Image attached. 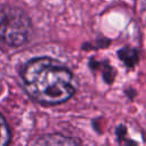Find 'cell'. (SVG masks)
Wrapping results in <instances>:
<instances>
[{"label":"cell","instance_id":"6da1fadb","mask_svg":"<svg viewBox=\"0 0 146 146\" xmlns=\"http://www.w3.org/2000/svg\"><path fill=\"white\" fill-rule=\"evenodd\" d=\"M22 78L30 96L42 104L64 103L75 92L74 76L71 71L48 57L27 62L22 71Z\"/></svg>","mask_w":146,"mask_h":146},{"label":"cell","instance_id":"277c9868","mask_svg":"<svg viewBox=\"0 0 146 146\" xmlns=\"http://www.w3.org/2000/svg\"><path fill=\"white\" fill-rule=\"evenodd\" d=\"M9 141H10L9 127H8L5 117L0 114V146L7 145Z\"/></svg>","mask_w":146,"mask_h":146},{"label":"cell","instance_id":"5b68a950","mask_svg":"<svg viewBox=\"0 0 146 146\" xmlns=\"http://www.w3.org/2000/svg\"><path fill=\"white\" fill-rule=\"evenodd\" d=\"M120 58L127 64V65H133L137 59V54L135 50L131 49H123L119 52Z\"/></svg>","mask_w":146,"mask_h":146},{"label":"cell","instance_id":"7a4b0ae2","mask_svg":"<svg viewBox=\"0 0 146 146\" xmlns=\"http://www.w3.org/2000/svg\"><path fill=\"white\" fill-rule=\"evenodd\" d=\"M31 21L19 8L0 6V42L19 47L24 44L31 33Z\"/></svg>","mask_w":146,"mask_h":146},{"label":"cell","instance_id":"3957f363","mask_svg":"<svg viewBox=\"0 0 146 146\" xmlns=\"http://www.w3.org/2000/svg\"><path fill=\"white\" fill-rule=\"evenodd\" d=\"M35 145H78L80 144L79 140L74 138H70L59 133L46 135L34 141Z\"/></svg>","mask_w":146,"mask_h":146}]
</instances>
